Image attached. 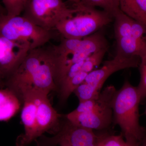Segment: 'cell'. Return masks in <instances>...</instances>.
<instances>
[{"mask_svg": "<svg viewBox=\"0 0 146 146\" xmlns=\"http://www.w3.org/2000/svg\"><path fill=\"white\" fill-rule=\"evenodd\" d=\"M41 144L43 146H51L59 145V146H71L68 141L62 138H56L53 136L52 138L44 137Z\"/></svg>", "mask_w": 146, "mask_h": 146, "instance_id": "obj_21", "label": "cell"}, {"mask_svg": "<svg viewBox=\"0 0 146 146\" xmlns=\"http://www.w3.org/2000/svg\"><path fill=\"white\" fill-rule=\"evenodd\" d=\"M30 50L26 43L0 37V75L4 81L18 68Z\"/></svg>", "mask_w": 146, "mask_h": 146, "instance_id": "obj_8", "label": "cell"}, {"mask_svg": "<svg viewBox=\"0 0 146 146\" xmlns=\"http://www.w3.org/2000/svg\"><path fill=\"white\" fill-rule=\"evenodd\" d=\"M140 62L139 57L116 54L113 59L106 61L101 68L89 73L83 82L89 84L96 93L99 94L103 85L112 74L124 69L138 68Z\"/></svg>", "mask_w": 146, "mask_h": 146, "instance_id": "obj_6", "label": "cell"}, {"mask_svg": "<svg viewBox=\"0 0 146 146\" xmlns=\"http://www.w3.org/2000/svg\"><path fill=\"white\" fill-rule=\"evenodd\" d=\"M89 73L81 72L73 78L63 80L58 86V92L60 103H65L72 93L83 83Z\"/></svg>", "mask_w": 146, "mask_h": 146, "instance_id": "obj_13", "label": "cell"}, {"mask_svg": "<svg viewBox=\"0 0 146 146\" xmlns=\"http://www.w3.org/2000/svg\"><path fill=\"white\" fill-rule=\"evenodd\" d=\"M54 136L65 139L71 146H97L99 138L93 129L75 125L65 117Z\"/></svg>", "mask_w": 146, "mask_h": 146, "instance_id": "obj_11", "label": "cell"}, {"mask_svg": "<svg viewBox=\"0 0 146 146\" xmlns=\"http://www.w3.org/2000/svg\"><path fill=\"white\" fill-rule=\"evenodd\" d=\"M139 146H146V132Z\"/></svg>", "mask_w": 146, "mask_h": 146, "instance_id": "obj_23", "label": "cell"}, {"mask_svg": "<svg viewBox=\"0 0 146 146\" xmlns=\"http://www.w3.org/2000/svg\"><path fill=\"white\" fill-rule=\"evenodd\" d=\"M145 114L146 115V107L145 111Z\"/></svg>", "mask_w": 146, "mask_h": 146, "instance_id": "obj_29", "label": "cell"}, {"mask_svg": "<svg viewBox=\"0 0 146 146\" xmlns=\"http://www.w3.org/2000/svg\"><path fill=\"white\" fill-rule=\"evenodd\" d=\"M55 53L66 56L76 53L84 52L91 54L103 49L108 48V42L104 33L98 31L89 36L80 39L63 38L60 43L53 46Z\"/></svg>", "mask_w": 146, "mask_h": 146, "instance_id": "obj_7", "label": "cell"}, {"mask_svg": "<svg viewBox=\"0 0 146 146\" xmlns=\"http://www.w3.org/2000/svg\"><path fill=\"white\" fill-rule=\"evenodd\" d=\"M6 13L5 9L0 4V13Z\"/></svg>", "mask_w": 146, "mask_h": 146, "instance_id": "obj_24", "label": "cell"}, {"mask_svg": "<svg viewBox=\"0 0 146 146\" xmlns=\"http://www.w3.org/2000/svg\"><path fill=\"white\" fill-rule=\"evenodd\" d=\"M122 134L115 135L108 133L99 135L97 146H125L126 142Z\"/></svg>", "mask_w": 146, "mask_h": 146, "instance_id": "obj_19", "label": "cell"}, {"mask_svg": "<svg viewBox=\"0 0 146 146\" xmlns=\"http://www.w3.org/2000/svg\"><path fill=\"white\" fill-rule=\"evenodd\" d=\"M132 20L121 10L115 15L114 18L115 39L131 35Z\"/></svg>", "mask_w": 146, "mask_h": 146, "instance_id": "obj_15", "label": "cell"}, {"mask_svg": "<svg viewBox=\"0 0 146 146\" xmlns=\"http://www.w3.org/2000/svg\"><path fill=\"white\" fill-rule=\"evenodd\" d=\"M71 1L74 3V4H78L80 2V0H70Z\"/></svg>", "mask_w": 146, "mask_h": 146, "instance_id": "obj_26", "label": "cell"}, {"mask_svg": "<svg viewBox=\"0 0 146 146\" xmlns=\"http://www.w3.org/2000/svg\"><path fill=\"white\" fill-rule=\"evenodd\" d=\"M136 1L140 9L146 14V0H136Z\"/></svg>", "mask_w": 146, "mask_h": 146, "instance_id": "obj_22", "label": "cell"}, {"mask_svg": "<svg viewBox=\"0 0 146 146\" xmlns=\"http://www.w3.org/2000/svg\"><path fill=\"white\" fill-rule=\"evenodd\" d=\"M23 103L21 118L25 128V133L16 141L17 146H27L39 137L36 121V105L34 94H25L21 98Z\"/></svg>", "mask_w": 146, "mask_h": 146, "instance_id": "obj_9", "label": "cell"}, {"mask_svg": "<svg viewBox=\"0 0 146 146\" xmlns=\"http://www.w3.org/2000/svg\"><path fill=\"white\" fill-rule=\"evenodd\" d=\"M117 90L113 85L106 86L100 93L97 104L90 112L73 111L64 115L73 124L93 130H106L113 121L112 104Z\"/></svg>", "mask_w": 146, "mask_h": 146, "instance_id": "obj_5", "label": "cell"}, {"mask_svg": "<svg viewBox=\"0 0 146 146\" xmlns=\"http://www.w3.org/2000/svg\"><path fill=\"white\" fill-rule=\"evenodd\" d=\"M75 5L87 7H100L113 18L121 11L119 0H80Z\"/></svg>", "mask_w": 146, "mask_h": 146, "instance_id": "obj_14", "label": "cell"}, {"mask_svg": "<svg viewBox=\"0 0 146 146\" xmlns=\"http://www.w3.org/2000/svg\"><path fill=\"white\" fill-rule=\"evenodd\" d=\"M22 102L10 89L0 88V121L10 120L18 113Z\"/></svg>", "mask_w": 146, "mask_h": 146, "instance_id": "obj_12", "label": "cell"}, {"mask_svg": "<svg viewBox=\"0 0 146 146\" xmlns=\"http://www.w3.org/2000/svg\"><path fill=\"white\" fill-rule=\"evenodd\" d=\"M141 78L138 86H137L141 100L146 98V54L140 58L139 66Z\"/></svg>", "mask_w": 146, "mask_h": 146, "instance_id": "obj_20", "label": "cell"}, {"mask_svg": "<svg viewBox=\"0 0 146 146\" xmlns=\"http://www.w3.org/2000/svg\"><path fill=\"white\" fill-rule=\"evenodd\" d=\"M0 80H1V81H4L1 78V75H0Z\"/></svg>", "mask_w": 146, "mask_h": 146, "instance_id": "obj_28", "label": "cell"}, {"mask_svg": "<svg viewBox=\"0 0 146 146\" xmlns=\"http://www.w3.org/2000/svg\"><path fill=\"white\" fill-rule=\"evenodd\" d=\"M80 11L68 7L63 0H29L23 16L42 28L55 30L60 22Z\"/></svg>", "mask_w": 146, "mask_h": 146, "instance_id": "obj_4", "label": "cell"}, {"mask_svg": "<svg viewBox=\"0 0 146 146\" xmlns=\"http://www.w3.org/2000/svg\"><path fill=\"white\" fill-rule=\"evenodd\" d=\"M120 9L122 12L142 24L146 29V14L139 8L136 0H119Z\"/></svg>", "mask_w": 146, "mask_h": 146, "instance_id": "obj_16", "label": "cell"}, {"mask_svg": "<svg viewBox=\"0 0 146 146\" xmlns=\"http://www.w3.org/2000/svg\"><path fill=\"white\" fill-rule=\"evenodd\" d=\"M80 11L60 22L55 28L62 37L80 39L89 36L112 23L114 18L104 10L75 5Z\"/></svg>", "mask_w": 146, "mask_h": 146, "instance_id": "obj_3", "label": "cell"}, {"mask_svg": "<svg viewBox=\"0 0 146 146\" xmlns=\"http://www.w3.org/2000/svg\"><path fill=\"white\" fill-rule=\"evenodd\" d=\"M36 105V121L37 132L40 137L45 132L55 129L56 132L60 128L61 122L59 115L52 107L47 94L33 93Z\"/></svg>", "mask_w": 146, "mask_h": 146, "instance_id": "obj_10", "label": "cell"}, {"mask_svg": "<svg viewBox=\"0 0 146 146\" xmlns=\"http://www.w3.org/2000/svg\"><path fill=\"white\" fill-rule=\"evenodd\" d=\"M29 0H2L6 13L8 16H20L23 12Z\"/></svg>", "mask_w": 146, "mask_h": 146, "instance_id": "obj_18", "label": "cell"}, {"mask_svg": "<svg viewBox=\"0 0 146 146\" xmlns=\"http://www.w3.org/2000/svg\"><path fill=\"white\" fill-rule=\"evenodd\" d=\"M55 36L54 30L42 28L24 16L0 13V37L25 42L32 50L45 46Z\"/></svg>", "mask_w": 146, "mask_h": 146, "instance_id": "obj_2", "label": "cell"}, {"mask_svg": "<svg viewBox=\"0 0 146 146\" xmlns=\"http://www.w3.org/2000/svg\"><path fill=\"white\" fill-rule=\"evenodd\" d=\"M5 87V85L4 82L0 80V88H3Z\"/></svg>", "mask_w": 146, "mask_h": 146, "instance_id": "obj_25", "label": "cell"}, {"mask_svg": "<svg viewBox=\"0 0 146 146\" xmlns=\"http://www.w3.org/2000/svg\"></svg>", "mask_w": 146, "mask_h": 146, "instance_id": "obj_30", "label": "cell"}, {"mask_svg": "<svg viewBox=\"0 0 146 146\" xmlns=\"http://www.w3.org/2000/svg\"><path fill=\"white\" fill-rule=\"evenodd\" d=\"M125 146H133L132 145H129V144L127 143H126V145Z\"/></svg>", "mask_w": 146, "mask_h": 146, "instance_id": "obj_27", "label": "cell"}, {"mask_svg": "<svg viewBox=\"0 0 146 146\" xmlns=\"http://www.w3.org/2000/svg\"><path fill=\"white\" fill-rule=\"evenodd\" d=\"M141 101L137 87L127 80L117 91L112 102V123L119 127L126 142L133 146H139L146 132L139 123Z\"/></svg>", "mask_w": 146, "mask_h": 146, "instance_id": "obj_1", "label": "cell"}, {"mask_svg": "<svg viewBox=\"0 0 146 146\" xmlns=\"http://www.w3.org/2000/svg\"><path fill=\"white\" fill-rule=\"evenodd\" d=\"M108 48L103 49L96 52L94 53L84 61L82 71L89 73L94 70V68L100 65L103 59Z\"/></svg>", "mask_w": 146, "mask_h": 146, "instance_id": "obj_17", "label": "cell"}]
</instances>
